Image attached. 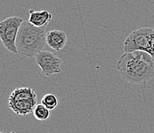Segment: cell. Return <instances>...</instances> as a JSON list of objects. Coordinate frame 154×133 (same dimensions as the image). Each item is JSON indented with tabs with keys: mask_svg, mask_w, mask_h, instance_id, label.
Instances as JSON below:
<instances>
[{
	"mask_svg": "<svg viewBox=\"0 0 154 133\" xmlns=\"http://www.w3.org/2000/svg\"><path fill=\"white\" fill-rule=\"evenodd\" d=\"M122 79L131 84H145L154 77V60L145 52H124L117 61Z\"/></svg>",
	"mask_w": 154,
	"mask_h": 133,
	"instance_id": "1",
	"label": "cell"
},
{
	"mask_svg": "<svg viewBox=\"0 0 154 133\" xmlns=\"http://www.w3.org/2000/svg\"><path fill=\"white\" fill-rule=\"evenodd\" d=\"M46 27H36L30 22H23L18 34L16 46L19 53L34 57L43 51L46 43Z\"/></svg>",
	"mask_w": 154,
	"mask_h": 133,
	"instance_id": "2",
	"label": "cell"
},
{
	"mask_svg": "<svg viewBox=\"0 0 154 133\" xmlns=\"http://www.w3.org/2000/svg\"><path fill=\"white\" fill-rule=\"evenodd\" d=\"M124 52H145L154 60V29L141 28L133 31L124 42Z\"/></svg>",
	"mask_w": 154,
	"mask_h": 133,
	"instance_id": "3",
	"label": "cell"
},
{
	"mask_svg": "<svg viewBox=\"0 0 154 133\" xmlns=\"http://www.w3.org/2000/svg\"><path fill=\"white\" fill-rule=\"evenodd\" d=\"M37 106V94L32 88L15 89L9 98V106L17 115L27 116L34 111Z\"/></svg>",
	"mask_w": 154,
	"mask_h": 133,
	"instance_id": "4",
	"label": "cell"
},
{
	"mask_svg": "<svg viewBox=\"0 0 154 133\" xmlns=\"http://www.w3.org/2000/svg\"><path fill=\"white\" fill-rule=\"evenodd\" d=\"M23 19L19 16H11L0 22V38L4 46L14 54L19 53L16 46L18 34Z\"/></svg>",
	"mask_w": 154,
	"mask_h": 133,
	"instance_id": "5",
	"label": "cell"
},
{
	"mask_svg": "<svg viewBox=\"0 0 154 133\" xmlns=\"http://www.w3.org/2000/svg\"><path fill=\"white\" fill-rule=\"evenodd\" d=\"M35 57L36 63L41 68L42 74L45 76L58 74L61 72L62 60L54 53L43 50Z\"/></svg>",
	"mask_w": 154,
	"mask_h": 133,
	"instance_id": "6",
	"label": "cell"
},
{
	"mask_svg": "<svg viewBox=\"0 0 154 133\" xmlns=\"http://www.w3.org/2000/svg\"><path fill=\"white\" fill-rule=\"evenodd\" d=\"M46 43L50 48L55 51H61L68 43L66 33L61 30H51L47 33Z\"/></svg>",
	"mask_w": 154,
	"mask_h": 133,
	"instance_id": "7",
	"label": "cell"
},
{
	"mask_svg": "<svg viewBox=\"0 0 154 133\" xmlns=\"http://www.w3.org/2000/svg\"><path fill=\"white\" fill-rule=\"evenodd\" d=\"M52 19V14L47 10H29V22L36 27H44L49 24Z\"/></svg>",
	"mask_w": 154,
	"mask_h": 133,
	"instance_id": "8",
	"label": "cell"
},
{
	"mask_svg": "<svg viewBox=\"0 0 154 133\" xmlns=\"http://www.w3.org/2000/svg\"><path fill=\"white\" fill-rule=\"evenodd\" d=\"M33 113L35 118L38 121H45L51 117V110L46 108L42 103L38 104L35 106Z\"/></svg>",
	"mask_w": 154,
	"mask_h": 133,
	"instance_id": "9",
	"label": "cell"
},
{
	"mask_svg": "<svg viewBox=\"0 0 154 133\" xmlns=\"http://www.w3.org/2000/svg\"><path fill=\"white\" fill-rule=\"evenodd\" d=\"M58 103L59 102H58L57 96L51 93L46 94L42 99V104L44 105L46 108H48L51 111L58 106Z\"/></svg>",
	"mask_w": 154,
	"mask_h": 133,
	"instance_id": "10",
	"label": "cell"
},
{
	"mask_svg": "<svg viewBox=\"0 0 154 133\" xmlns=\"http://www.w3.org/2000/svg\"><path fill=\"white\" fill-rule=\"evenodd\" d=\"M0 133H3V132H0Z\"/></svg>",
	"mask_w": 154,
	"mask_h": 133,
	"instance_id": "11",
	"label": "cell"
}]
</instances>
